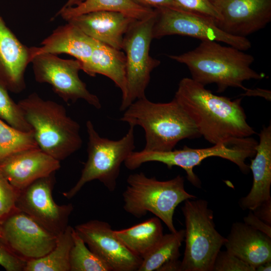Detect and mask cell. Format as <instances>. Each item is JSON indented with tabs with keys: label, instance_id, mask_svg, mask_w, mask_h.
Listing matches in <instances>:
<instances>
[{
	"label": "cell",
	"instance_id": "obj_1",
	"mask_svg": "<svg viewBox=\"0 0 271 271\" xmlns=\"http://www.w3.org/2000/svg\"><path fill=\"white\" fill-rule=\"evenodd\" d=\"M174 98L193 120L200 136L213 145L255 133L247 122L241 98L232 100L218 96L187 77L180 81Z\"/></svg>",
	"mask_w": 271,
	"mask_h": 271
},
{
	"label": "cell",
	"instance_id": "obj_2",
	"mask_svg": "<svg viewBox=\"0 0 271 271\" xmlns=\"http://www.w3.org/2000/svg\"><path fill=\"white\" fill-rule=\"evenodd\" d=\"M170 58L185 64L192 79L205 86L215 84L218 92L228 87L248 89L243 82L260 80L265 76L251 68L253 56L231 46H223L214 41H201L194 49Z\"/></svg>",
	"mask_w": 271,
	"mask_h": 271
},
{
	"label": "cell",
	"instance_id": "obj_3",
	"mask_svg": "<svg viewBox=\"0 0 271 271\" xmlns=\"http://www.w3.org/2000/svg\"><path fill=\"white\" fill-rule=\"evenodd\" d=\"M120 120L138 125L145 132L144 150L169 152L185 139L200 136L194 122L174 98L166 103H156L146 97L135 100L124 111Z\"/></svg>",
	"mask_w": 271,
	"mask_h": 271
},
{
	"label": "cell",
	"instance_id": "obj_4",
	"mask_svg": "<svg viewBox=\"0 0 271 271\" xmlns=\"http://www.w3.org/2000/svg\"><path fill=\"white\" fill-rule=\"evenodd\" d=\"M18 103L41 150L60 162L81 148L80 124L62 105L44 99L36 92Z\"/></svg>",
	"mask_w": 271,
	"mask_h": 271
},
{
	"label": "cell",
	"instance_id": "obj_5",
	"mask_svg": "<svg viewBox=\"0 0 271 271\" xmlns=\"http://www.w3.org/2000/svg\"><path fill=\"white\" fill-rule=\"evenodd\" d=\"M257 143L249 137L233 139L207 148L192 149L185 146L181 149L165 152L143 149L133 151L124 163L126 168L130 170H136L142 164L150 162L162 163L169 169L174 166L179 167L185 171L188 180L194 186L200 188L201 181L193 171L195 167L207 158L218 157L234 163L242 173L247 174L250 169L246 160L255 155Z\"/></svg>",
	"mask_w": 271,
	"mask_h": 271
},
{
	"label": "cell",
	"instance_id": "obj_6",
	"mask_svg": "<svg viewBox=\"0 0 271 271\" xmlns=\"http://www.w3.org/2000/svg\"><path fill=\"white\" fill-rule=\"evenodd\" d=\"M126 182L122 193L124 210L138 218L152 213L165 224L171 232L177 231L173 216L178 205L187 199L197 198L186 191L184 178L180 175L160 181L141 172L129 175Z\"/></svg>",
	"mask_w": 271,
	"mask_h": 271
},
{
	"label": "cell",
	"instance_id": "obj_7",
	"mask_svg": "<svg viewBox=\"0 0 271 271\" xmlns=\"http://www.w3.org/2000/svg\"><path fill=\"white\" fill-rule=\"evenodd\" d=\"M86 127L88 137L87 159L76 183L63 193L68 199L75 196L86 183L96 180L109 191H114L121 164L135 149L133 125H129L127 132L118 140L100 137L89 120Z\"/></svg>",
	"mask_w": 271,
	"mask_h": 271
},
{
	"label": "cell",
	"instance_id": "obj_8",
	"mask_svg": "<svg viewBox=\"0 0 271 271\" xmlns=\"http://www.w3.org/2000/svg\"><path fill=\"white\" fill-rule=\"evenodd\" d=\"M196 199L185 200L182 207L185 248L181 271H212L215 258L226 239L216 229L213 212L206 200Z\"/></svg>",
	"mask_w": 271,
	"mask_h": 271
},
{
	"label": "cell",
	"instance_id": "obj_9",
	"mask_svg": "<svg viewBox=\"0 0 271 271\" xmlns=\"http://www.w3.org/2000/svg\"><path fill=\"white\" fill-rule=\"evenodd\" d=\"M155 15L156 12L148 18L136 20L124 36L122 50L126 58V94L122 99L120 111L146 96L151 74L160 64V61L149 53Z\"/></svg>",
	"mask_w": 271,
	"mask_h": 271
},
{
	"label": "cell",
	"instance_id": "obj_10",
	"mask_svg": "<svg viewBox=\"0 0 271 271\" xmlns=\"http://www.w3.org/2000/svg\"><path fill=\"white\" fill-rule=\"evenodd\" d=\"M155 20L153 27V39L169 35L189 36L201 41L222 42L242 51L251 47L246 38L229 35L220 29L215 21L195 13L162 8L155 9Z\"/></svg>",
	"mask_w": 271,
	"mask_h": 271
},
{
	"label": "cell",
	"instance_id": "obj_11",
	"mask_svg": "<svg viewBox=\"0 0 271 271\" xmlns=\"http://www.w3.org/2000/svg\"><path fill=\"white\" fill-rule=\"evenodd\" d=\"M36 81L48 83L65 102H75L83 99L96 109L101 104L98 97L91 93L79 76L82 63L76 59H63L56 55L44 53L32 60Z\"/></svg>",
	"mask_w": 271,
	"mask_h": 271
},
{
	"label": "cell",
	"instance_id": "obj_12",
	"mask_svg": "<svg viewBox=\"0 0 271 271\" xmlns=\"http://www.w3.org/2000/svg\"><path fill=\"white\" fill-rule=\"evenodd\" d=\"M55 183V173L37 179L19 191L16 206L19 211L58 236L68 227L73 206L71 203H56L52 197Z\"/></svg>",
	"mask_w": 271,
	"mask_h": 271
},
{
	"label": "cell",
	"instance_id": "obj_13",
	"mask_svg": "<svg viewBox=\"0 0 271 271\" xmlns=\"http://www.w3.org/2000/svg\"><path fill=\"white\" fill-rule=\"evenodd\" d=\"M2 236L14 252L27 261L45 255L54 247L57 239L30 216L19 210L2 221Z\"/></svg>",
	"mask_w": 271,
	"mask_h": 271
},
{
	"label": "cell",
	"instance_id": "obj_14",
	"mask_svg": "<svg viewBox=\"0 0 271 271\" xmlns=\"http://www.w3.org/2000/svg\"><path fill=\"white\" fill-rule=\"evenodd\" d=\"M74 229L111 271H138L142 258L124 246L108 222L91 220L77 225Z\"/></svg>",
	"mask_w": 271,
	"mask_h": 271
},
{
	"label": "cell",
	"instance_id": "obj_15",
	"mask_svg": "<svg viewBox=\"0 0 271 271\" xmlns=\"http://www.w3.org/2000/svg\"><path fill=\"white\" fill-rule=\"evenodd\" d=\"M220 16L216 21L222 31L246 38L271 21V0H209Z\"/></svg>",
	"mask_w": 271,
	"mask_h": 271
},
{
	"label": "cell",
	"instance_id": "obj_16",
	"mask_svg": "<svg viewBox=\"0 0 271 271\" xmlns=\"http://www.w3.org/2000/svg\"><path fill=\"white\" fill-rule=\"evenodd\" d=\"M60 162L39 148L21 151L0 160V171L21 191L40 178L55 173Z\"/></svg>",
	"mask_w": 271,
	"mask_h": 271
},
{
	"label": "cell",
	"instance_id": "obj_17",
	"mask_svg": "<svg viewBox=\"0 0 271 271\" xmlns=\"http://www.w3.org/2000/svg\"><path fill=\"white\" fill-rule=\"evenodd\" d=\"M31 62L30 47L19 40L0 16V86L14 92L23 91L25 72Z\"/></svg>",
	"mask_w": 271,
	"mask_h": 271
},
{
	"label": "cell",
	"instance_id": "obj_18",
	"mask_svg": "<svg viewBox=\"0 0 271 271\" xmlns=\"http://www.w3.org/2000/svg\"><path fill=\"white\" fill-rule=\"evenodd\" d=\"M136 20L121 13L97 11L79 15L66 21L90 37L122 50L124 36Z\"/></svg>",
	"mask_w": 271,
	"mask_h": 271
},
{
	"label": "cell",
	"instance_id": "obj_19",
	"mask_svg": "<svg viewBox=\"0 0 271 271\" xmlns=\"http://www.w3.org/2000/svg\"><path fill=\"white\" fill-rule=\"evenodd\" d=\"M259 141L255 148L254 158L249 169L253 175L252 187L239 205L243 210H252L262 202L271 198V125L262 128Z\"/></svg>",
	"mask_w": 271,
	"mask_h": 271
},
{
	"label": "cell",
	"instance_id": "obj_20",
	"mask_svg": "<svg viewBox=\"0 0 271 271\" xmlns=\"http://www.w3.org/2000/svg\"><path fill=\"white\" fill-rule=\"evenodd\" d=\"M95 41L75 26L67 22L54 30L41 42V47H30L31 61L35 56L41 54L57 55L64 53L80 61L82 68L91 57Z\"/></svg>",
	"mask_w": 271,
	"mask_h": 271
},
{
	"label": "cell",
	"instance_id": "obj_21",
	"mask_svg": "<svg viewBox=\"0 0 271 271\" xmlns=\"http://www.w3.org/2000/svg\"><path fill=\"white\" fill-rule=\"evenodd\" d=\"M226 239V250L254 269L271 260V237L244 222L234 223Z\"/></svg>",
	"mask_w": 271,
	"mask_h": 271
},
{
	"label": "cell",
	"instance_id": "obj_22",
	"mask_svg": "<svg viewBox=\"0 0 271 271\" xmlns=\"http://www.w3.org/2000/svg\"><path fill=\"white\" fill-rule=\"evenodd\" d=\"M82 70L90 76L97 74L106 76L120 89L122 99L125 96L126 58L121 50L96 40L91 57Z\"/></svg>",
	"mask_w": 271,
	"mask_h": 271
},
{
	"label": "cell",
	"instance_id": "obj_23",
	"mask_svg": "<svg viewBox=\"0 0 271 271\" xmlns=\"http://www.w3.org/2000/svg\"><path fill=\"white\" fill-rule=\"evenodd\" d=\"M97 11L121 13L136 20L148 18L155 14V9L142 6L132 0H84L80 4L62 8L56 15L68 20L85 14Z\"/></svg>",
	"mask_w": 271,
	"mask_h": 271
},
{
	"label": "cell",
	"instance_id": "obj_24",
	"mask_svg": "<svg viewBox=\"0 0 271 271\" xmlns=\"http://www.w3.org/2000/svg\"><path fill=\"white\" fill-rule=\"evenodd\" d=\"M117 238L133 254L143 258L163 236L161 220L151 218L130 227L114 230Z\"/></svg>",
	"mask_w": 271,
	"mask_h": 271
},
{
	"label": "cell",
	"instance_id": "obj_25",
	"mask_svg": "<svg viewBox=\"0 0 271 271\" xmlns=\"http://www.w3.org/2000/svg\"><path fill=\"white\" fill-rule=\"evenodd\" d=\"M72 230L73 227L68 225L57 236L54 247L43 257L27 261L24 271H70Z\"/></svg>",
	"mask_w": 271,
	"mask_h": 271
},
{
	"label": "cell",
	"instance_id": "obj_26",
	"mask_svg": "<svg viewBox=\"0 0 271 271\" xmlns=\"http://www.w3.org/2000/svg\"><path fill=\"white\" fill-rule=\"evenodd\" d=\"M185 230L164 234L158 243L142 258L138 271H158L168 262L179 259Z\"/></svg>",
	"mask_w": 271,
	"mask_h": 271
},
{
	"label": "cell",
	"instance_id": "obj_27",
	"mask_svg": "<svg viewBox=\"0 0 271 271\" xmlns=\"http://www.w3.org/2000/svg\"><path fill=\"white\" fill-rule=\"evenodd\" d=\"M73 244L70 254V271H111L108 264L86 246L72 230Z\"/></svg>",
	"mask_w": 271,
	"mask_h": 271
},
{
	"label": "cell",
	"instance_id": "obj_28",
	"mask_svg": "<svg viewBox=\"0 0 271 271\" xmlns=\"http://www.w3.org/2000/svg\"><path fill=\"white\" fill-rule=\"evenodd\" d=\"M38 147L32 131L19 130L0 118V160L19 151Z\"/></svg>",
	"mask_w": 271,
	"mask_h": 271
},
{
	"label": "cell",
	"instance_id": "obj_29",
	"mask_svg": "<svg viewBox=\"0 0 271 271\" xmlns=\"http://www.w3.org/2000/svg\"><path fill=\"white\" fill-rule=\"evenodd\" d=\"M0 118L19 130L25 132L32 131L18 103H16L10 97L7 90L1 86Z\"/></svg>",
	"mask_w": 271,
	"mask_h": 271
},
{
	"label": "cell",
	"instance_id": "obj_30",
	"mask_svg": "<svg viewBox=\"0 0 271 271\" xmlns=\"http://www.w3.org/2000/svg\"><path fill=\"white\" fill-rule=\"evenodd\" d=\"M0 171V221L18 211L16 201L19 193Z\"/></svg>",
	"mask_w": 271,
	"mask_h": 271
},
{
	"label": "cell",
	"instance_id": "obj_31",
	"mask_svg": "<svg viewBox=\"0 0 271 271\" xmlns=\"http://www.w3.org/2000/svg\"><path fill=\"white\" fill-rule=\"evenodd\" d=\"M212 271H255V269L226 250L219 251L215 258Z\"/></svg>",
	"mask_w": 271,
	"mask_h": 271
},
{
	"label": "cell",
	"instance_id": "obj_32",
	"mask_svg": "<svg viewBox=\"0 0 271 271\" xmlns=\"http://www.w3.org/2000/svg\"><path fill=\"white\" fill-rule=\"evenodd\" d=\"M27 261L17 255L0 235V265L7 271H24Z\"/></svg>",
	"mask_w": 271,
	"mask_h": 271
},
{
	"label": "cell",
	"instance_id": "obj_33",
	"mask_svg": "<svg viewBox=\"0 0 271 271\" xmlns=\"http://www.w3.org/2000/svg\"><path fill=\"white\" fill-rule=\"evenodd\" d=\"M185 11L207 16L215 22L220 16L209 0H173Z\"/></svg>",
	"mask_w": 271,
	"mask_h": 271
},
{
	"label": "cell",
	"instance_id": "obj_34",
	"mask_svg": "<svg viewBox=\"0 0 271 271\" xmlns=\"http://www.w3.org/2000/svg\"><path fill=\"white\" fill-rule=\"evenodd\" d=\"M135 3L147 8L157 9L162 8L184 10L173 0H132ZM185 11V10H184Z\"/></svg>",
	"mask_w": 271,
	"mask_h": 271
},
{
	"label": "cell",
	"instance_id": "obj_35",
	"mask_svg": "<svg viewBox=\"0 0 271 271\" xmlns=\"http://www.w3.org/2000/svg\"><path fill=\"white\" fill-rule=\"evenodd\" d=\"M243 221L244 223L253 228L271 237V226L267 224L257 217L251 210H250L247 215L243 218Z\"/></svg>",
	"mask_w": 271,
	"mask_h": 271
},
{
	"label": "cell",
	"instance_id": "obj_36",
	"mask_svg": "<svg viewBox=\"0 0 271 271\" xmlns=\"http://www.w3.org/2000/svg\"><path fill=\"white\" fill-rule=\"evenodd\" d=\"M251 211L257 217L271 226V198L262 202Z\"/></svg>",
	"mask_w": 271,
	"mask_h": 271
},
{
	"label": "cell",
	"instance_id": "obj_37",
	"mask_svg": "<svg viewBox=\"0 0 271 271\" xmlns=\"http://www.w3.org/2000/svg\"><path fill=\"white\" fill-rule=\"evenodd\" d=\"M158 271H181V261L179 259L171 260L161 266Z\"/></svg>",
	"mask_w": 271,
	"mask_h": 271
},
{
	"label": "cell",
	"instance_id": "obj_38",
	"mask_svg": "<svg viewBox=\"0 0 271 271\" xmlns=\"http://www.w3.org/2000/svg\"><path fill=\"white\" fill-rule=\"evenodd\" d=\"M271 270V260L265 262L258 265L255 268V271H270Z\"/></svg>",
	"mask_w": 271,
	"mask_h": 271
},
{
	"label": "cell",
	"instance_id": "obj_39",
	"mask_svg": "<svg viewBox=\"0 0 271 271\" xmlns=\"http://www.w3.org/2000/svg\"><path fill=\"white\" fill-rule=\"evenodd\" d=\"M84 1V0H68L67 2L63 8L76 6L83 2Z\"/></svg>",
	"mask_w": 271,
	"mask_h": 271
},
{
	"label": "cell",
	"instance_id": "obj_40",
	"mask_svg": "<svg viewBox=\"0 0 271 271\" xmlns=\"http://www.w3.org/2000/svg\"><path fill=\"white\" fill-rule=\"evenodd\" d=\"M2 222L0 221V235L2 236Z\"/></svg>",
	"mask_w": 271,
	"mask_h": 271
}]
</instances>
